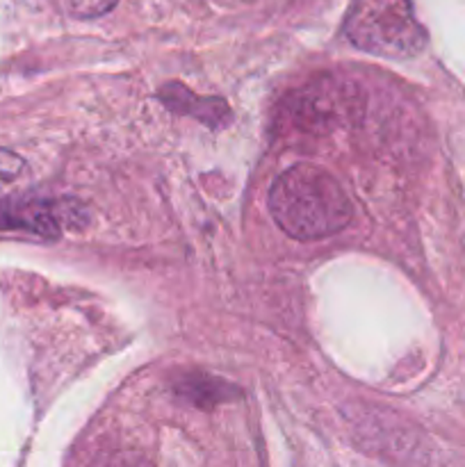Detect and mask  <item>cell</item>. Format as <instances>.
<instances>
[{
	"label": "cell",
	"mask_w": 465,
	"mask_h": 467,
	"mask_svg": "<svg viewBox=\"0 0 465 467\" xmlns=\"http://www.w3.org/2000/svg\"><path fill=\"white\" fill-rule=\"evenodd\" d=\"M269 213L292 240L315 242L349 226L354 205L331 171L317 164H294L274 181Z\"/></svg>",
	"instance_id": "1"
},
{
	"label": "cell",
	"mask_w": 465,
	"mask_h": 467,
	"mask_svg": "<svg viewBox=\"0 0 465 467\" xmlns=\"http://www.w3.org/2000/svg\"><path fill=\"white\" fill-rule=\"evenodd\" d=\"M345 35L356 48L386 59L413 57L429 39L410 0H354L345 18Z\"/></svg>",
	"instance_id": "2"
},
{
	"label": "cell",
	"mask_w": 465,
	"mask_h": 467,
	"mask_svg": "<svg viewBox=\"0 0 465 467\" xmlns=\"http://www.w3.org/2000/svg\"><path fill=\"white\" fill-rule=\"evenodd\" d=\"M354 89L333 78H317L310 85L290 94L281 105V117L290 130L304 135H326L340 128L354 109H358Z\"/></svg>",
	"instance_id": "3"
},
{
	"label": "cell",
	"mask_w": 465,
	"mask_h": 467,
	"mask_svg": "<svg viewBox=\"0 0 465 467\" xmlns=\"http://www.w3.org/2000/svg\"><path fill=\"white\" fill-rule=\"evenodd\" d=\"M0 231H30L55 240L62 231L59 203L32 199L0 201Z\"/></svg>",
	"instance_id": "4"
},
{
	"label": "cell",
	"mask_w": 465,
	"mask_h": 467,
	"mask_svg": "<svg viewBox=\"0 0 465 467\" xmlns=\"http://www.w3.org/2000/svg\"><path fill=\"white\" fill-rule=\"evenodd\" d=\"M158 96L173 114L196 119L212 130L231 123V108L226 100L217 99V96H196L181 82H169L158 91Z\"/></svg>",
	"instance_id": "5"
},
{
	"label": "cell",
	"mask_w": 465,
	"mask_h": 467,
	"mask_svg": "<svg viewBox=\"0 0 465 467\" xmlns=\"http://www.w3.org/2000/svg\"><path fill=\"white\" fill-rule=\"evenodd\" d=\"M176 392L185 401H190L196 409H214L222 401H228L235 395V388L226 383L223 379L212 377L205 372H187L176 379Z\"/></svg>",
	"instance_id": "6"
},
{
	"label": "cell",
	"mask_w": 465,
	"mask_h": 467,
	"mask_svg": "<svg viewBox=\"0 0 465 467\" xmlns=\"http://www.w3.org/2000/svg\"><path fill=\"white\" fill-rule=\"evenodd\" d=\"M27 181H30V169L26 160L0 146V201L23 199Z\"/></svg>",
	"instance_id": "7"
},
{
	"label": "cell",
	"mask_w": 465,
	"mask_h": 467,
	"mask_svg": "<svg viewBox=\"0 0 465 467\" xmlns=\"http://www.w3.org/2000/svg\"><path fill=\"white\" fill-rule=\"evenodd\" d=\"M117 5V0H64V7L68 14L78 18H94L109 12Z\"/></svg>",
	"instance_id": "8"
}]
</instances>
